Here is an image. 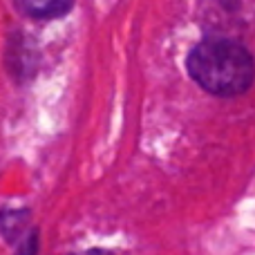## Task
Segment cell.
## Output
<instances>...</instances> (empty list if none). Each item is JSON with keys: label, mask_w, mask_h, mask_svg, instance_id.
Instances as JSON below:
<instances>
[{"label": "cell", "mask_w": 255, "mask_h": 255, "mask_svg": "<svg viewBox=\"0 0 255 255\" xmlns=\"http://www.w3.org/2000/svg\"><path fill=\"white\" fill-rule=\"evenodd\" d=\"M188 72L206 92L235 97L249 90L255 76L253 58L240 43L229 38H208L188 56Z\"/></svg>", "instance_id": "cell-1"}, {"label": "cell", "mask_w": 255, "mask_h": 255, "mask_svg": "<svg viewBox=\"0 0 255 255\" xmlns=\"http://www.w3.org/2000/svg\"><path fill=\"white\" fill-rule=\"evenodd\" d=\"M88 255H106V253H88Z\"/></svg>", "instance_id": "cell-4"}, {"label": "cell", "mask_w": 255, "mask_h": 255, "mask_svg": "<svg viewBox=\"0 0 255 255\" xmlns=\"http://www.w3.org/2000/svg\"><path fill=\"white\" fill-rule=\"evenodd\" d=\"M18 7L34 18H58L70 11L74 0H16Z\"/></svg>", "instance_id": "cell-2"}, {"label": "cell", "mask_w": 255, "mask_h": 255, "mask_svg": "<svg viewBox=\"0 0 255 255\" xmlns=\"http://www.w3.org/2000/svg\"><path fill=\"white\" fill-rule=\"evenodd\" d=\"M36 247H38L36 238H29L25 244H22V249H20V253L18 255H36Z\"/></svg>", "instance_id": "cell-3"}]
</instances>
